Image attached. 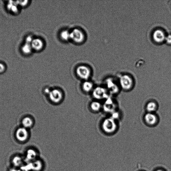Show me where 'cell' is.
Returning <instances> with one entry per match:
<instances>
[{
    "instance_id": "1",
    "label": "cell",
    "mask_w": 171,
    "mask_h": 171,
    "mask_svg": "<svg viewBox=\"0 0 171 171\" xmlns=\"http://www.w3.org/2000/svg\"><path fill=\"white\" fill-rule=\"evenodd\" d=\"M120 122L118 120L107 115L101 120L100 124V128L104 134L113 135L119 130Z\"/></svg>"
},
{
    "instance_id": "2",
    "label": "cell",
    "mask_w": 171,
    "mask_h": 171,
    "mask_svg": "<svg viewBox=\"0 0 171 171\" xmlns=\"http://www.w3.org/2000/svg\"><path fill=\"white\" fill-rule=\"evenodd\" d=\"M44 94L50 103L54 105H59L64 100V91L59 87H46L44 89Z\"/></svg>"
},
{
    "instance_id": "3",
    "label": "cell",
    "mask_w": 171,
    "mask_h": 171,
    "mask_svg": "<svg viewBox=\"0 0 171 171\" xmlns=\"http://www.w3.org/2000/svg\"><path fill=\"white\" fill-rule=\"evenodd\" d=\"M121 90L128 92L135 88L136 85L135 79L131 75L123 74L117 77Z\"/></svg>"
},
{
    "instance_id": "4",
    "label": "cell",
    "mask_w": 171,
    "mask_h": 171,
    "mask_svg": "<svg viewBox=\"0 0 171 171\" xmlns=\"http://www.w3.org/2000/svg\"><path fill=\"white\" fill-rule=\"evenodd\" d=\"M102 85L105 87L111 96L116 97L122 91L117 77L107 78L104 81Z\"/></svg>"
},
{
    "instance_id": "5",
    "label": "cell",
    "mask_w": 171,
    "mask_h": 171,
    "mask_svg": "<svg viewBox=\"0 0 171 171\" xmlns=\"http://www.w3.org/2000/svg\"><path fill=\"white\" fill-rule=\"evenodd\" d=\"M115 97L110 96L103 102L102 111L108 115H111L120 110L119 103Z\"/></svg>"
},
{
    "instance_id": "6",
    "label": "cell",
    "mask_w": 171,
    "mask_h": 171,
    "mask_svg": "<svg viewBox=\"0 0 171 171\" xmlns=\"http://www.w3.org/2000/svg\"><path fill=\"white\" fill-rule=\"evenodd\" d=\"M143 123L149 127H154L159 124L160 118L157 112H144L142 116Z\"/></svg>"
},
{
    "instance_id": "7",
    "label": "cell",
    "mask_w": 171,
    "mask_h": 171,
    "mask_svg": "<svg viewBox=\"0 0 171 171\" xmlns=\"http://www.w3.org/2000/svg\"><path fill=\"white\" fill-rule=\"evenodd\" d=\"M91 94L94 100L102 102L110 96L107 89L102 84L96 86Z\"/></svg>"
},
{
    "instance_id": "8",
    "label": "cell",
    "mask_w": 171,
    "mask_h": 171,
    "mask_svg": "<svg viewBox=\"0 0 171 171\" xmlns=\"http://www.w3.org/2000/svg\"><path fill=\"white\" fill-rule=\"evenodd\" d=\"M75 73L77 77L82 81L90 80L92 75L90 68L84 65L77 66L75 70Z\"/></svg>"
},
{
    "instance_id": "9",
    "label": "cell",
    "mask_w": 171,
    "mask_h": 171,
    "mask_svg": "<svg viewBox=\"0 0 171 171\" xmlns=\"http://www.w3.org/2000/svg\"><path fill=\"white\" fill-rule=\"evenodd\" d=\"M85 36L84 32L78 28H75L70 31V41L74 43L81 44L84 41Z\"/></svg>"
},
{
    "instance_id": "10",
    "label": "cell",
    "mask_w": 171,
    "mask_h": 171,
    "mask_svg": "<svg viewBox=\"0 0 171 171\" xmlns=\"http://www.w3.org/2000/svg\"><path fill=\"white\" fill-rule=\"evenodd\" d=\"M159 108V103L156 99H154L147 100L144 106L145 112H157Z\"/></svg>"
},
{
    "instance_id": "11",
    "label": "cell",
    "mask_w": 171,
    "mask_h": 171,
    "mask_svg": "<svg viewBox=\"0 0 171 171\" xmlns=\"http://www.w3.org/2000/svg\"><path fill=\"white\" fill-rule=\"evenodd\" d=\"M95 86L94 82L89 80L82 81L81 88L84 93L91 94Z\"/></svg>"
},
{
    "instance_id": "12",
    "label": "cell",
    "mask_w": 171,
    "mask_h": 171,
    "mask_svg": "<svg viewBox=\"0 0 171 171\" xmlns=\"http://www.w3.org/2000/svg\"><path fill=\"white\" fill-rule=\"evenodd\" d=\"M89 110L93 113H99L102 111L103 102L93 99L89 103Z\"/></svg>"
},
{
    "instance_id": "13",
    "label": "cell",
    "mask_w": 171,
    "mask_h": 171,
    "mask_svg": "<svg viewBox=\"0 0 171 171\" xmlns=\"http://www.w3.org/2000/svg\"><path fill=\"white\" fill-rule=\"evenodd\" d=\"M15 136L18 141L24 142L28 139L29 133L27 128L24 127H20L16 131Z\"/></svg>"
},
{
    "instance_id": "14",
    "label": "cell",
    "mask_w": 171,
    "mask_h": 171,
    "mask_svg": "<svg viewBox=\"0 0 171 171\" xmlns=\"http://www.w3.org/2000/svg\"><path fill=\"white\" fill-rule=\"evenodd\" d=\"M31 45L32 49L37 52L42 50L44 46L43 41L40 38L34 39Z\"/></svg>"
},
{
    "instance_id": "15",
    "label": "cell",
    "mask_w": 171,
    "mask_h": 171,
    "mask_svg": "<svg viewBox=\"0 0 171 171\" xmlns=\"http://www.w3.org/2000/svg\"><path fill=\"white\" fill-rule=\"evenodd\" d=\"M23 127L26 128H30L34 124V121L32 119L29 117L24 118L22 121Z\"/></svg>"
},
{
    "instance_id": "16",
    "label": "cell",
    "mask_w": 171,
    "mask_h": 171,
    "mask_svg": "<svg viewBox=\"0 0 171 171\" xmlns=\"http://www.w3.org/2000/svg\"><path fill=\"white\" fill-rule=\"evenodd\" d=\"M7 6V9L14 13H17L18 12V4L17 2L10 1Z\"/></svg>"
},
{
    "instance_id": "17",
    "label": "cell",
    "mask_w": 171,
    "mask_h": 171,
    "mask_svg": "<svg viewBox=\"0 0 171 171\" xmlns=\"http://www.w3.org/2000/svg\"><path fill=\"white\" fill-rule=\"evenodd\" d=\"M60 36L62 41L67 42L70 41V31L67 30L62 31L60 33Z\"/></svg>"
},
{
    "instance_id": "18",
    "label": "cell",
    "mask_w": 171,
    "mask_h": 171,
    "mask_svg": "<svg viewBox=\"0 0 171 171\" xmlns=\"http://www.w3.org/2000/svg\"><path fill=\"white\" fill-rule=\"evenodd\" d=\"M165 37L164 32L161 31H156L154 33V38L157 41H163Z\"/></svg>"
},
{
    "instance_id": "19",
    "label": "cell",
    "mask_w": 171,
    "mask_h": 171,
    "mask_svg": "<svg viewBox=\"0 0 171 171\" xmlns=\"http://www.w3.org/2000/svg\"><path fill=\"white\" fill-rule=\"evenodd\" d=\"M33 50L31 44L25 43L22 47V52L26 55H29L31 53Z\"/></svg>"
},
{
    "instance_id": "20",
    "label": "cell",
    "mask_w": 171,
    "mask_h": 171,
    "mask_svg": "<svg viewBox=\"0 0 171 171\" xmlns=\"http://www.w3.org/2000/svg\"><path fill=\"white\" fill-rule=\"evenodd\" d=\"M33 39H34L32 38V36H28L26 38V43L31 44Z\"/></svg>"
},
{
    "instance_id": "21",
    "label": "cell",
    "mask_w": 171,
    "mask_h": 171,
    "mask_svg": "<svg viewBox=\"0 0 171 171\" xmlns=\"http://www.w3.org/2000/svg\"><path fill=\"white\" fill-rule=\"evenodd\" d=\"M18 3V4H19V5L22 6H26L28 3V1H16Z\"/></svg>"
},
{
    "instance_id": "22",
    "label": "cell",
    "mask_w": 171,
    "mask_h": 171,
    "mask_svg": "<svg viewBox=\"0 0 171 171\" xmlns=\"http://www.w3.org/2000/svg\"><path fill=\"white\" fill-rule=\"evenodd\" d=\"M6 66L3 64L0 63V73H2L5 71Z\"/></svg>"
},
{
    "instance_id": "23",
    "label": "cell",
    "mask_w": 171,
    "mask_h": 171,
    "mask_svg": "<svg viewBox=\"0 0 171 171\" xmlns=\"http://www.w3.org/2000/svg\"><path fill=\"white\" fill-rule=\"evenodd\" d=\"M166 41L168 43L171 44V35H169L167 37Z\"/></svg>"
},
{
    "instance_id": "24",
    "label": "cell",
    "mask_w": 171,
    "mask_h": 171,
    "mask_svg": "<svg viewBox=\"0 0 171 171\" xmlns=\"http://www.w3.org/2000/svg\"><path fill=\"white\" fill-rule=\"evenodd\" d=\"M156 171H163L159 169V170H157Z\"/></svg>"
}]
</instances>
